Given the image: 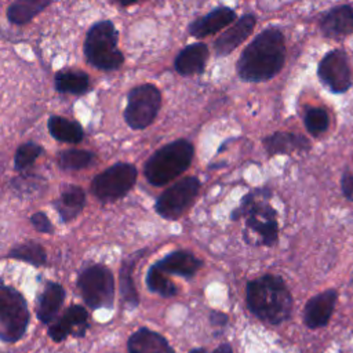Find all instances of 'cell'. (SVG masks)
<instances>
[{
  "instance_id": "obj_26",
  "label": "cell",
  "mask_w": 353,
  "mask_h": 353,
  "mask_svg": "<svg viewBox=\"0 0 353 353\" xmlns=\"http://www.w3.org/2000/svg\"><path fill=\"white\" fill-rule=\"evenodd\" d=\"M146 283L149 290H152L156 294H160L161 296L171 298L176 294V287L164 276V272L160 270V268L156 263L149 269Z\"/></svg>"
},
{
  "instance_id": "obj_11",
  "label": "cell",
  "mask_w": 353,
  "mask_h": 353,
  "mask_svg": "<svg viewBox=\"0 0 353 353\" xmlns=\"http://www.w3.org/2000/svg\"><path fill=\"white\" fill-rule=\"evenodd\" d=\"M243 210L248 212V226L262 237L265 244H272L277 239V223L274 211L269 207H259L245 199Z\"/></svg>"
},
{
  "instance_id": "obj_37",
  "label": "cell",
  "mask_w": 353,
  "mask_h": 353,
  "mask_svg": "<svg viewBox=\"0 0 353 353\" xmlns=\"http://www.w3.org/2000/svg\"><path fill=\"white\" fill-rule=\"evenodd\" d=\"M189 353H205V350L204 349H193Z\"/></svg>"
},
{
  "instance_id": "obj_29",
  "label": "cell",
  "mask_w": 353,
  "mask_h": 353,
  "mask_svg": "<svg viewBox=\"0 0 353 353\" xmlns=\"http://www.w3.org/2000/svg\"><path fill=\"white\" fill-rule=\"evenodd\" d=\"M40 153H41V146L36 143L28 142L21 145L15 153V168L19 171L25 170L37 159Z\"/></svg>"
},
{
  "instance_id": "obj_25",
  "label": "cell",
  "mask_w": 353,
  "mask_h": 353,
  "mask_svg": "<svg viewBox=\"0 0 353 353\" xmlns=\"http://www.w3.org/2000/svg\"><path fill=\"white\" fill-rule=\"evenodd\" d=\"M55 88L61 92L83 94L88 88V77L79 70H62L55 74Z\"/></svg>"
},
{
  "instance_id": "obj_3",
  "label": "cell",
  "mask_w": 353,
  "mask_h": 353,
  "mask_svg": "<svg viewBox=\"0 0 353 353\" xmlns=\"http://www.w3.org/2000/svg\"><path fill=\"white\" fill-rule=\"evenodd\" d=\"M193 146L185 139L174 141L154 152L145 164V176L154 185H165L181 175L192 163Z\"/></svg>"
},
{
  "instance_id": "obj_10",
  "label": "cell",
  "mask_w": 353,
  "mask_h": 353,
  "mask_svg": "<svg viewBox=\"0 0 353 353\" xmlns=\"http://www.w3.org/2000/svg\"><path fill=\"white\" fill-rule=\"evenodd\" d=\"M319 77L334 92H343L350 87L352 76L346 57L342 51L328 52L319 65Z\"/></svg>"
},
{
  "instance_id": "obj_5",
  "label": "cell",
  "mask_w": 353,
  "mask_h": 353,
  "mask_svg": "<svg viewBox=\"0 0 353 353\" xmlns=\"http://www.w3.org/2000/svg\"><path fill=\"white\" fill-rule=\"evenodd\" d=\"M29 324V310L23 296L12 287L0 285V339L17 342Z\"/></svg>"
},
{
  "instance_id": "obj_35",
  "label": "cell",
  "mask_w": 353,
  "mask_h": 353,
  "mask_svg": "<svg viewBox=\"0 0 353 353\" xmlns=\"http://www.w3.org/2000/svg\"><path fill=\"white\" fill-rule=\"evenodd\" d=\"M212 353H233V350H232V347L229 345H221Z\"/></svg>"
},
{
  "instance_id": "obj_27",
  "label": "cell",
  "mask_w": 353,
  "mask_h": 353,
  "mask_svg": "<svg viewBox=\"0 0 353 353\" xmlns=\"http://www.w3.org/2000/svg\"><path fill=\"white\" fill-rule=\"evenodd\" d=\"M94 161V154L87 150L69 149L58 156V164L63 170H81Z\"/></svg>"
},
{
  "instance_id": "obj_16",
  "label": "cell",
  "mask_w": 353,
  "mask_h": 353,
  "mask_svg": "<svg viewBox=\"0 0 353 353\" xmlns=\"http://www.w3.org/2000/svg\"><path fill=\"white\" fill-rule=\"evenodd\" d=\"M130 353H174L168 342L157 332L142 328L134 332L128 339Z\"/></svg>"
},
{
  "instance_id": "obj_33",
  "label": "cell",
  "mask_w": 353,
  "mask_h": 353,
  "mask_svg": "<svg viewBox=\"0 0 353 353\" xmlns=\"http://www.w3.org/2000/svg\"><path fill=\"white\" fill-rule=\"evenodd\" d=\"M342 190L349 199H353V175H345L343 176Z\"/></svg>"
},
{
  "instance_id": "obj_18",
  "label": "cell",
  "mask_w": 353,
  "mask_h": 353,
  "mask_svg": "<svg viewBox=\"0 0 353 353\" xmlns=\"http://www.w3.org/2000/svg\"><path fill=\"white\" fill-rule=\"evenodd\" d=\"M164 273H175L179 276H193L201 266V261L188 251H174L156 263Z\"/></svg>"
},
{
  "instance_id": "obj_7",
  "label": "cell",
  "mask_w": 353,
  "mask_h": 353,
  "mask_svg": "<svg viewBox=\"0 0 353 353\" xmlns=\"http://www.w3.org/2000/svg\"><path fill=\"white\" fill-rule=\"evenodd\" d=\"M79 288L85 303L92 309L110 307L114 296V280L110 270L102 265H94L79 276Z\"/></svg>"
},
{
  "instance_id": "obj_12",
  "label": "cell",
  "mask_w": 353,
  "mask_h": 353,
  "mask_svg": "<svg viewBox=\"0 0 353 353\" xmlns=\"http://www.w3.org/2000/svg\"><path fill=\"white\" fill-rule=\"evenodd\" d=\"M87 310L80 305H73L63 313L61 319L51 324L48 334L57 342L63 341L69 334H76L74 330H77L79 335H81L87 327Z\"/></svg>"
},
{
  "instance_id": "obj_30",
  "label": "cell",
  "mask_w": 353,
  "mask_h": 353,
  "mask_svg": "<svg viewBox=\"0 0 353 353\" xmlns=\"http://www.w3.org/2000/svg\"><path fill=\"white\" fill-rule=\"evenodd\" d=\"M305 124H306V128H307V131L310 134L319 135V134H321V132H324L327 130V127H328V116H327V113L323 109H319V108L310 109L306 113Z\"/></svg>"
},
{
  "instance_id": "obj_14",
  "label": "cell",
  "mask_w": 353,
  "mask_h": 353,
  "mask_svg": "<svg viewBox=\"0 0 353 353\" xmlns=\"http://www.w3.org/2000/svg\"><path fill=\"white\" fill-rule=\"evenodd\" d=\"M336 301V292L334 290L324 291L306 303L305 321L310 328H319L328 323L334 305Z\"/></svg>"
},
{
  "instance_id": "obj_1",
  "label": "cell",
  "mask_w": 353,
  "mask_h": 353,
  "mask_svg": "<svg viewBox=\"0 0 353 353\" xmlns=\"http://www.w3.org/2000/svg\"><path fill=\"white\" fill-rule=\"evenodd\" d=\"M284 57L283 34L276 29H268L258 34L243 51L237 63L239 74L247 81L268 80L281 69Z\"/></svg>"
},
{
  "instance_id": "obj_21",
  "label": "cell",
  "mask_w": 353,
  "mask_h": 353,
  "mask_svg": "<svg viewBox=\"0 0 353 353\" xmlns=\"http://www.w3.org/2000/svg\"><path fill=\"white\" fill-rule=\"evenodd\" d=\"M84 200H85V194L83 189L79 186L70 185L62 190L59 199L55 203V208L61 215V218L65 222H68L73 219L83 210Z\"/></svg>"
},
{
  "instance_id": "obj_23",
  "label": "cell",
  "mask_w": 353,
  "mask_h": 353,
  "mask_svg": "<svg viewBox=\"0 0 353 353\" xmlns=\"http://www.w3.org/2000/svg\"><path fill=\"white\" fill-rule=\"evenodd\" d=\"M51 0H15L7 10V17L12 23L22 25L43 11Z\"/></svg>"
},
{
  "instance_id": "obj_32",
  "label": "cell",
  "mask_w": 353,
  "mask_h": 353,
  "mask_svg": "<svg viewBox=\"0 0 353 353\" xmlns=\"http://www.w3.org/2000/svg\"><path fill=\"white\" fill-rule=\"evenodd\" d=\"M30 222L34 226V229L40 233H51L52 232V225H51L50 219L47 218V215L43 212H34L30 216Z\"/></svg>"
},
{
  "instance_id": "obj_36",
  "label": "cell",
  "mask_w": 353,
  "mask_h": 353,
  "mask_svg": "<svg viewBox=\"0 0 353 353\" xmlns=\"http://www.w3.org/2000/svg\"><path fill=\"white\" fill-rule=\"evenodd\" d=\"M116 3H119V4H121V6H130V4H132V3H135V1H138V0H114Z\"/></svg>"
},
{
  "instance_id": "obj_22",
  "label": "cell",
  "mask_w": 353,
  "mask_h": 353,
  "mask_svg": "<svg viewBox=\"0 0 353 353\" xmlns=\"http://www.w3.org/2000/svg\"><path fill=\"white\" fill-rule=\"evenodd\" d=\"M48 131L50 134L62 142L77 143L83 139V128L79 123L68 120L61 116H51L48 120Z\"/></svg>"
},
{
  "instance_id": "obj_34",
  "label": "cell",
  "mask_w": 353,
  "mask_h": 353,
  "mask_svg": "<svg viewBox=\"0 0 353 353\" xmlns=\"http://www.w3.org/2000/svg\"><path fill=\"white\" fill-rule=\"evenodd\" d=\"M211 321L212 324H216V325H222L226 323V316L219 313V312H212L211 313Z\"/></svg>"
},
{
  "instance_id": "obj_19",
  "label": "cell",
  "mask_w": 353,
  "mask_h": 353,
  "mask_svg": "<svg viewBox=\"0 0 353 353\" xmlns=\"http://www.w3.org/2000/svg\"><path fill=\"white\" fill-rule=\"evenodd\" d=\"M321 30L327 36L338 37L353 32V10L349 6H341L331 10L321 22Z\"/></svg>"
},
{
  "instance_id": "obj_28",
  "label": "cell",
  "mask_w": 353,
  "mask_h": 353,
  "mask_svg": "<svg viewBox=\"0 0 353 353\" xmlns=\"http://www.w3.org/2000/svg\"><path fill=\"white\" fill-rule=\"evenodd\" d=\"M10 255L12 258L29 262V263H32L34 266H40V265L46 263V251H44V248L40 244L33 243V241L23 243L21 245L15 247L10 252Z\"/></svg>"
},
{
  "instance_id": "obj_4",
  "label": "cell",
  "mask_w": 353,
  "mask_h": 353,
  "mask_svg": "<svg viewBox=\"0 0 353 353\" xmlns=\"http://www.w3.org/2000/svg\"><path fill=\"white\" fill-rule=\"evenodd\" d=\"M84 52L88 62L102 70H113L123 63V54L117 48V30L110 21L91 26L84 41Z\"/></svg>"
},
{
  "instance_id": "obj_17",
  "label": "cell",
  "mask_w": 353,
  "mask_h": 353,
  "mask_svg": "<svg viewBox=\"0 0 353 353\" xmlns=\"http://www.w3.org/2000/svg\"><path fill=\"white\" fill-rule=\"evenodd\" d=\"M208 48L205 44L196 43L185 47L175 59V69L181 74L200 73L207 62Z\"/></svg>"
},
{
  "instance_id": "obj_13",
  "label": "cell",
  "mask_w": 353,
  "mask_h": 353,
  "mask_svg": "<svg viewBox=\"0 0 353 353\" xmlns=\"http://www.w3.org/2000/svg\"><path fill=\"white\" fill-rule=\"evenodd\" d=\"M255 26V17L251 14L240 18L232 28L223 32L218 40L215 41V52L216 55H228L230 54L239 44H241L252 32Z\"/></svg>"
},
{
  "instance_id": "obj_15",
  "label": "cell",
  "mask_w": 353,
  "mask_h": 353,
  "mask_svg": "<svg viewBox=\"0 0 353 353\" xmlns=\"http://www.w3.org/2000/svg\"><path fill=\"white\" fill-rule=\"evenodd\" d=\"M234 11L228 7H219L210 14L196 19L190 26L189 32L194 37H205L214 34L215 32L221 30L222 28L228 26L234 19Z\"/></svg>"
},
{
  "instance_id": "obj_2",
  "label": "cell",
  "mask_w": 353,
  "mask_h": 353,
  "mask_svg": "<svg viewBox=\"0 0 353 353\" xmlns=\"http://www.w3.org/2000/svg\"><path fill=\"white\" fill-rule=\"evenodd\" d=\"M247 301L259 319L273 324L285 320L291 312L290 292L277 276H263L248 283Z\"/></svg>"
},
{
  "instance_id": "obj_20",
  "label": "cell",
  "mask_w": 353,
  "mask_h": 353,
  "mask_svg": "<svg viewBox=\"0 0 353 353\" xmlns=\"http://www.w3.org/2000/svg\"><path fill=\"white\" fill-rule=\"evenodd\" d=\"M63 298H65V291L62 285L57 283H48L39 298V305H37L39 319L43 323L52 321L63 302Z\"/></svg>"
},
{
  "instance_id": "obj_31",
  "label": "cell",
  "mask_w": 353,
  "mask_h": 353,
  "mask_svg": "<svg viewBox=\"0 0 353 353\" xmlns=\"http://www.w3.org/2000/svg\"><path fill=\"white\" fill-rule=\"evenodd\" d=\"M131 268H132V262L124 263L121 270V277H120V285H121L123 298L127 301L128 305L135 306L138 303V295L131 281Z\"/></svg>"
},
{
  "instance_id": "obj_24",
  "label": "cell",
  "mask_w": 353,
  "mask_h": 353,
  "mask_svg": "<svg viewBox=\"0 0 353 353\" xmlns=\"http://www.w3.org/2000/svg\"><path fill=\"white\" fill-rule=\"evenodd\" d=\"M265 146L270 153H287L292 150L306 149L309 143L303 137H298L287 132H279L269 137L265 141Z\"/></svg>"
},
{
  "instance_id": "obj_9",
  "label": "cell",
  "mask_w": 353,
  "mask_h": 353,
  "mask_svg": "<svg viewBox=\"0 0 353 353\" xmlns=\"http://www.w3.org/2000/svg\"><path fill=\"white\" fill-rule=\"evenodd\" d=\"M200 188L194 176L181 179L168 188L156 201V211L165 219H176L192 204Z\"/></svg>"
},
{
  "instance_id": "obj_6",
  "label": "cell",
  "mask_w": 353,
  "mask_h": 353,
  "mask_svg": "<svg viewBox=\"0 0 353 353\" xmlns=\"http://www.w3.org/2000/svg\"><path fill=\"white\" fill-rule=\"evenodd\" d=\"M161 94L152 84H142L130 91L124 119L134 130L146 128L160 110Z\"/></svg>"
},
{
  "instance_id": "obj_8",
  "label": "cell",
  "mask_w": 353,
  "mask_h": 353,
  "mask_svg": "<svg viewBox=\"0 0 353 353\" xmlns=\"http://www.w3.org/2000/svg\"><path fill=\"white\" fill-rule=\"evenodd\" d=\"M135 179V167L119 163L98 174L91 182V190L101 200H114L124 196L134 186Z\"/></svg>"
}]
</instances>
